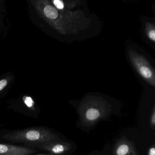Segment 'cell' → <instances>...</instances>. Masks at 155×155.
Wrapping results in <instances>:
<instances>
[{
    "instance_id": "6da1fadb",
    "label": "cell",
    "mask_w": 155,
    "mask_h": 155,
    "mask_svg": "<svg viewBox=\"0 0 155 155\" xmlns=\"http://www.w3.org/2000/svg\"><path fill=\"white\" fill-rule=\"evenodd\" d=\"M2 138L10 143L23 144L40 143L61 139L55 133L42 128H30L8 133L2 136Z\"/></svg>"
},
{
    "instance_id": "7a4b0ae2",
    "label": "cell",
    "mask_w": 155,
    "mask_h": 155,
    "mask_svg": "<svg viewBox=\"0 0 155 155\" xmlns=\"http://www.w3.org/2000/svg\"><path fill=\"white\" fill-rule=\"evenodd\" d=\"M129 57L131 62L137 72L148 82L151 85L155 87V73L152 67L149 65L144 57L134 51H130Z\"/></svg>"
},
{
    "instance_id": "3957f363",
    "label": "cell",
    "mask_w": 155,
    "mask_h": 155,
    "mask_svg": "<svg viewBox=\"0 0 155 155\" xmlns=\"http://www.w3.org/2000/svg\"><path fill=\"white\" fill-rule=\"evenodd\" d=\"M24 146L46 151L53 155H65L70 152L72 147V144L61 139L40 143L25 144Z\"/></svg>"
},
{
    "instance_id": "277c9868",
    "label": "cell",
    "mask_w": 155,
    "mask_h": 155,
    "mask_svg": "<svg viewBox=\"0 0 155 155\" xmlns=\"http://www.w3.org/2000/svg\"><path fill=\"white\" fill-rule=\"evenodd\" d=\"M114 155H139L134 143L123 137L117 140L113 148Z\"/></svg>"
},
{
    "instance_id": "5b68a950",
    "label": "cell",
    "mask_w": 155,
    "mask_h": 155,
    "mask_svg": "<svg viewBox=\"0 0 155 155\" xmlns=\"http://www.w3.org/2000/svg\"><path fill=\"white\" fill-rule=\"evenodd\" d=\"M37 152V149L27 147L0 143V155H31Z\"/></svg>"
},
{
    "instance_id": "8992f818",
    "label": "cell",
    "mask_w": 155,
    "mask_h": 155,
    "mask_svg": "<svg viewBox=\"0 0 155 155\" xmlns=\"http://www.w3.org/2000/svg\"><path fill=\"white\" fill-rule=\"evenodd\" d=\"M101 114L98 109L94 108L88 109L86 112L85 119L86 123H94L100 118Z\"/></svg>"
},
{
    "instance_id": "52a82bcc",
    "label": "cell",
    "mask_w": 155,
    "mask_h": 155,
    "mask_svg": "<svg viewBox=\"0 0 155 155\" xmlns=\"http://www.w3.org/2000/svg\"><path fill=\"white\" fill-rule=\"evenodd\" d=\"M53 4L57 9L62 10L64 8V4L62 0H54Z\"/></svg>"
},
{
    "instance_id": "ba28073f",
    "label": "cell",
    "mask_w": 155,
    "mask_h": 155,
    "mask_svg": "<svg viewBox=\"0 0 155 155\" xmlns=\"http://www.w3.org/2000/svg\"><path fill=\"white\" fill-rule=\"evenodd\" d=\"M24 101L25 104L28 107H31L34 104V102L33 101L31 97H24Z\"/></svg>"
},
{
    "instance_id": "9c48e42d",
    "label": "cell",
    "mask_w": 155,
    "mask_h": 155,
    "mask_svg": "<svg viewBox=\"0 0 155 155\" xmlns=\"http://www.w3.org/2000/svg\"><path fill=\"white\" fill-rule=\"evenodd\" d=\"M150 126L152 129H154L155 127V110L154 108L153 110L150 118Z\"/></svg>"
},
{
    "instance_id": "30bf717a",
    "label": "cell",
    "mask_w": 155,
    "mask_h": 155,
    "mask_svg": "<svg viewBox=\"0 0 155 155\" xmlns=\"http://www.w3.org/2000/svg\"><path fill=\"white\" fill-rule=\"evenodd\" d=\"M147 155H155V145L153 144L148 149Z\"/></svg>"
},
{
    "instance_id": "8fae6325",
    "label": "cell",
    "mask_w": 155,
    "mask_h": 155,
    "mask_svg": "<svg viewBox=\"0 0 155 155\" xmlns=\"http://www.w3.org/2000/svg\"><path fill=\"white\" fill-rule=\"evenodd\" d=\"M148 36L150 40L154 42L155 41V31L154 30H151L148 34Z\"/></svg>"
},
{
    "instance_id": "7c38bea8",
    "label": "cell",
    "mask_w": 155,
    "mask_h": 155,
    "mask_svg": "<svg viewBox=\"0 0 155 155\" xmlns=\"http://www.w3.org/2000/svg\"><path fill=\"white\" fill-rule=\"evenodd\" d=\"M7 84V81L6 79H2L0 81V91L3 89Z\"/></svg>"
},
{
    "instance_id": "4fadbf2b",
    "label": "cell",
    "mask_w": 155,
    "mask_h": 155,
    "mask_svg": "<svg viewBox=\"0 0 155 155\" xmlns=\"http://www.w3.org/2000/svg\"><path fill=\"white\" fill-rule=\"evenodd\" d=\"M36 155H53L52 154L50 153H43V154H38Z\"/></svg>"
},
{
    "instance_id": "5bb4252c",
    "label": "cell",
    "mask_w": 155,
    "mask_h": 155,
    "mask_svg": "<svg viewBox=\"0 0 155 155\" xmlns=\"http://www.w3.org/2000/svg\"><path fill=\"white\" fill-rule=\"evenodd\" d=\"M1 1L0 0V9H1Z\"/></svg>"
}]
</instances>
